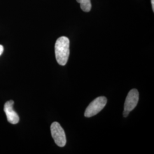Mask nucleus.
Segmentation results:
<instances>
[{"label": "nucleus", "instance_id": "nucleus-4", "mask_svg": "<svg viewBox=\"0 0 154 154\" xmlns=\"http://www.w3.org/2000/svg\"><path fill=\"white\" fill-rule=\"evenodd\" d=\"M139 101V92L137 89L131 90L127 94L124 105L123 116L127 117L129 113L134 110Z\"/></svg>", "mask_w": 154, "mask_h": 154}, {"label": "nucleus", "instance_id": "nucleus-1", "mask_svg": "<svg viewBox=\"0 0 154 154\" xmlns=\"http://www.w3.org/2000/svg\"><path fill=\"white\" fill-rule=\"evenodd\" d=\"M55 54L58 64L65 66L70 54V41L67 37L62 36L57 39L55 44Z\"/></svg>", "mask_w": 154, "mask_h": 154}, {"label": "nucleus", "instance_id": "nucleus-7", "mask_svg": "<svg viewBox=\"0 0 154 154\" xmlns=\"http://www.w3.org/2000/svg\"><path fill=\"white\" fill-rule=\"evenodd\" d=\"M3 51H4V47L2 45H0V55L2 54Z\"/></svg>", "mask_w": 154, "mask_h": 154}, {"label": "nucleus", "instance_id": "nucleus-5", "mask_svg": "<svg viewBox=\"0 0 154 154\" xmlns=\"http://www.w3.org/2000/svg\"><path fill=\"white\" fill-rule=\"evenodd\" d=\"M14 103V102L12 100L6 102L4 105V110L8 121L11 124L16 125L20 121V118L18 114L13 109Z\"/></svg>", "mask_w": 154, "mask_h": 154}, {"label": "nucleus", "instance_id": "nucleus-2", "mask_svg": "<svg viewBox=\"0 0 154 154\" xmlns=\"http://www.w3.org/2000/svg\"><path fill=\"white\" fill-rule=\"evenodd\" d=\"M107 100L105 97H99L93 100L85 110V116L90 118L99 113L107 104Z\"/></svg>", "mask_w": 154, "mask_h": 154}, {"label": "nucleus", "instance_id": "nucleus-6", "mask_svg": "<svg viewBox=\"0 0 154 154\" xmlns=\"http://www.w3.org/2000/svg\"><path fill=\"white\" fill-rule=\"evenodd\" d=\"M83 11L89 12L91 9V0H77Z\"/></svg>", "mask_w": 154, "mask_h": 154}, {"label": "nucleus", "instance_id": "nucleus-3", "mask_svg": "<svg viewBox=\"0 0 154 154\" xmlns=\"http://www.w3.org/2000/svg\"><path fill=\"white\" fill-rule=\"evenodd\" d=\"M50 130L55 144L59 147H64L66 144V135L61 125L57 122H53L50 126Z\"/></svg>", "mask_w": 154, "mask_h": 154}, {"label": "nucleus", "instance_id": "nucleus-8", "mask_svg": "<svg viewBox=\"0 0 154 154\" xmlns=\"http://www.w3.org/2000/svg\"><path fill=\"white\" fill-rule=\"evenodd\" d=\"M151 4H152V11H154V0H151Z\"/></svg>", "mask_w": 154, "mask_h": 154}]
</instances>
